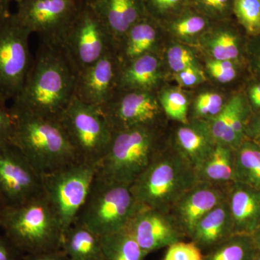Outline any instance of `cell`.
<instances>
[{
	"label": "cell",
	"instance_id": "obj_46",
	"mask_svg": "<svg viewBox=\"0 0 260 260\" xmlns=\"http://www.w3.org/2000/svg\"><path fill=\"white\" fill-rule=\"evenodd\" d=\"M10 4L8 0H0V18L10 14Z\"/></svg>",
	"mask_w": 260,
	"mask_h": 260
},
{
	"label": "cell",
	"instance_id": "obj_18",
	"mask_svg": "<svg viewBox=\"0 0 260 260\" xmlns=\"http://www.w3.org/2000/svg\"><path fill=\"white\" fill-rule=\"evenodd\" d=\"M251 114L242 90L233 93L223 111L206 121L216 144L238 148L245 140L246 125Z\"/></svg>",
	"mask_w": 260,
	"mask_h": 260
},
{
	"label": "cell",
	"instance_id": "obj_50",
	"mask_svg": "<svg viewBox=\"0 0 260 260\" xmlns=\"http://www.w3.org/2000/svg\"><path fill=\"white\" fill-rule=\"evenodd\" d=\"M22 1H23V0H8V2H9L10 3H15L16 4H18V3H20V2Z\"/></svg>",
	"mask_w": 260,
	"mask_h": 260
},
{
	"label": "cell",
	"instance_id": "obj_25",
	"mask_svg": "<svg viewBox=\"0 0 260 260\" xmlns=\"http://www.w3.org/2000/svg\"><path fill=\"white\" fill-rule=\"evenodd\" d=\"M213 22L188 5L160 24L169 40L196 48Z\"/></svg>",
	"mask_w": 260,
	"mask_h": 260
},
{
	"label": "cell",
	"instance_id": "obj_24",
	"mask_svg": "<svg viewBox=\"0 0 260 260\" xmlns=\"http://www.w3.org/2000/svg\"><path fill=\"white\" fill-rule=\"evenodd\" d=\"M234 234L232 218L225 200L198 222L189 239L205 254Z\"/></svg>",
	"mask_w": 260,
	"mask_h": 260
},
{
	"label": "cell",
	"instance_id": "obj_40",
	"mask_svg": "<svg viewBox=\"0 0 260 260\" xmlns=\"http://www.w3.org/2000/svg\"><path fill=\"white\" fill-rule=\"evenodd\" d=\"M241 90L245 96L251 113L260 114V78L250 75Z\"/></svg>",
	"mask_w": 260,
	"mask_h": 260
},
{
	"label": "cell",
	"instance_id": "obj_51",
	"mask_svg": "<svg viewBox=\"0 0 260 260\" xmlns=\"http://www.w3.org/2000/svg\"><path fill=\"white\" fill-rule=\"evenodd\" d=\"M254 260H260V251L256 254V257L254 258Z\"/></svg>",
	"mask_w": 260,
	"mask_h": 260
},
{
	"label": "cell",
	"instance_id": "obj_5",
	"mask_svg": "<svg viewBox=\"0 0 260 260\" xmlns=\"http://www.w3.org/2000/svg\"><path fill=\"white\" fill-rule=\"evenodd\" d=\"M0 231L24 254L61 249L62 226L44 194L18 206H5Z\"/></svg>",
	"mask_w": 260,
	"mask_h": 260
},
{
	"label": "cell",
	"instance_id": "obj_13",
	"mask_svg": "<svg viewBox=\"0 0 260 260\" xmlns=\"http://www.w3.org/2000/svg\"><path fill=\"white\" fill-rule=\"evenodd\" d=\"M44 194L42 175L14 145H0V198L5 206L24 204Z\"/></svg>",
	"mask_w": 260,
	"mask_h": 260
},
{
	"label": "cell",
	"instance_id": "obj_3",
	"mask_svg": "<svg viewBox=\"0 0 260 260\" xmlns=\"http://www.w3.org/2000/svg\"><path fill=\"white\" fill-rule=\"evenodd\" d=\"M10 110L14 124L10 142L39 174H49L80 160L59 119Z\"/></svg>",
	"mask_w": 260,
	"mask_h": 260
},
{
	"label": "cell",
	"instance_id": "obj_41",
	"mask_svg": "<svg viewBox=\"0 0 260 260\" xmlns=\"http://www.w3.org/2000/svg\"><path fill=\"white\" fill-rule=\"evenodd\" d=\"M245 60L250 75L260 78V34L248 38Z\"/></svg>",
	"mask_w": 260,
	"mask_h": 260
},
{
	"label": "cell",
	"instance_id": "obj_10",
	"mask_svg": "<svg viewBox=\"0 0 260 260\" xmlns=\"http://www.w3.org/2000/svg\"><path fill=\"white\" fill-rule=\"evenodd\" d=\"M61 47L77 73L116 49L102 20L92 7L86 4L82 5L63 39Z\"/></svg>",
	"mask_w": 260,
	"mask_h": 260
},
{
	"label": "cell",
	"instance_id": "obj_33",
	"mask_svg": "<svg viewBox=\"0 0 260 260\" xmlns=\"http://www.w3.org/2000/svg\"><path fill=\"white\" fill-rule=\"evenodd\" d=\"M104 260H145L148 254L126 232L101 237Z\"/></svg>",
	"mask_w": 260,
	"mask_h": 260
},
{
	"label": "cell",
	"instance_id": "obj_38",
	"mask_svg": "<svg viewBox=\"0 0 260 260\" xmlns=\"http://www.w3.org/2000/svg\"><path fill=\"white\" fill-rule=\"evenodd\" d=\"M185 90H193L208 82L203 66L195 65L181 70L169 78V83Z\"/></svg>",
	"mask_w": 260,
	"mask_h": 260
},
{
	"label": "cell",
	"instance_id": "obj_22",
	"mask_svg": "<svg viewBox=\"0 0 260 260\" xmlns=\"http://www.w3.org/2000/svg\"><path fill=\"white\" fill-rule=\"evenodd\" d=\"M90 5L110 34L115 48L133 25L148 16L143 0H95Z\"/></svg>",
	"mask_w": 260,
	"mask_h": 260
},
{
	"label": "cell",
	"instance_id": "obj_17",
	"mask_svg": "<svg viewBox=\"0 0 260 260\" xmlns=\"http://www.w3.org/2000/svg\"><path fill=\"white\" fill-rule=\"evenodd\" d=\"M248 37L235 19L213 21L197 45L204 57L217 60H245Z\"/></svg>",
	"mask_w": 260,
	"mask_h": 260
},
{
	"label": "cell",
	"instance_id": "obj_2",
	"mask_svg": "<svg viewBox=\"0 0 260 260\" xmlns=\"http://www.w3.org/2000/svg\"><path fill=\"white\" fill-rule=\"evenodd\" d=\"M169 138L170 122L112 132L107 152L97 165V173L130 186L167 146Z\"/></svg>",
	"mask_w": 260,
	"mask_h": 260
},
{
	"label": "cell",
	"instance_id": "obj_44",
	"mask_svg": "<svg viewBox=\"0 0 260 260\" xmlns=\"http://www.w3.org/2000/svg\"><path fill=\"white\" fill-rule=\"evenodd\" d=\"M245 140L260 148V114H251L245 128Z\"/></svg>",
	"mask_w": 260,
	"mask_h": 260
},
{
	"label": "cell",
	"instance_id": "obj_20",
	"mask_svg": "<svg viewBox=\"0 0 260 260\" xmlns=\"http://www.w3.org/2000/svg\"><path fill=\"white\" fill-rule=\"evenodd\" d=\"M171 143L190 162L195 170L213 153L216 143L206 121L170 122Z\"/></svg>",
	"mask_w": 260,
	"mask_h": 260
},
{
	"label": "cell",
	"instance_id": "obj_26",
	"mask_svg": "<svg viewBox=\"0 0 260 260\" xmlns=\"http://www.w3.org/2000/svg\"><path fill=\"white\" fill-rule=\"evenodd\" d=\"M202 66L208 82L230 93L242 90L250 76L246 60H217L202 56Z\"/></svg>",
	"mask_w": 260,
	"mask_h": 260
},
{
	"label": "cell",
	"instance_id": "obj_21",
	"mask_svg": "<svg viewBox=\"0 0 260 260\" xmlns=\"http://www.w3.org/2000/svg\"><path fill=\"white\" fill-rule=\"evenodd\" d=\"M169 83V75L161 56L149 54L121 64L117 88L157 93Z\"/></svg>",
	"mask_w": 260,
	"mask_h": 260
},
{
	"label": "cell",
	"instance_id": "obj_1",
	"mask_svg": "<svg viewBox=\"0 0 260 260\" xmlns=\"http://www.w3.org/2000/svg\"><path fill=\"white\" fill-rule=\"evenodd\" d=\"M77 74L61 46L41 42L23 88L10 109L59 119L75 97Z\"/></svg>",
	"mask_w": 260,
	"mask_h": 260
},
{
	"label": "cell",
	"instance_id": "obj_29",
	"mask_svg": "<svg viewBox=\"0 0 260 260\" xmlns=\"http://www.w3.org/2000/svg\"><path fill=\"white\" fill-rule=\"evenodd\" d=\"M61 249L70 260H104L101 237L78 224L63 234Z\"/></svg>",
	"mask_w": 260,
	"mask_h": 260
},
{
	"label": "cell",
	"instance_id": "obj_47",
	"mask_svg": "<svg viewBox=\"0 0 260 260\" xmlns=\"http://www.w3.org/2000/svg\"><path fill=\"white\" fill-rule=\"evenodd\" d=\"M251 236L252 237L253 241H254V244H255L256 249L260 251V223Z\"/></svg>",
	"mask_w": 260,
	"mask_h": 260
},
{
	"label": "cell",
	"instance_id": "obj_45",
	"mask_svg": "<svg viewBox=\"0 0 260 260\" xmlns=\"http://www.w3.org/2000/svg\"><path fill=\"white\" fill-rule=\"evenodd\" d=\"M20 260H70L62 249L24 254Z\"/></svg>",
	"mask_w": 260,
	"mask_h": 260
},
{
	"label": "cell",
	"instance_id": "obj_12",
	"mask_svg": "<svg viewBox=\"0 0 260 260\" xmlns=\"http://www.w3.org/2000/svg\"><path fill=\"white\" fill-rule=\"evenodd\" d=\"M99 108L112 132L170 122L155 92L117 88Z\"/></svg>",
	"mask_w": 260,
	"mask_h": 260
},
{
	"label": "cell",
	"instance_id": "obj_28",
	"mask_svg": "<svg viewBox=\"0 0 260 260\" xmlns=\"http://www.w3.org/2000/svg\"><path fill=\"white\" fill-rule=\"evenodd\" d=\"M189 91V120L208 121L218 116L234 93L214 86L209 82Z\"/></svg>",
	"mask_w": 260,
	"mask_h": 260
},
{
	"label": "cell",
	"instance_id": "obj_31",
	"mask_svg": "<svg viewBox=\"0 0 260 260\" xmlns=\"http://www.w3.org/2000/svg\"><path fill=\"white\" fill-rule=\"evenodd\" d=\"M160 107L170 122H189L190 91L172 83L166 84L157 92Z\"/></svg>",
	"mask_w": 260,
	"mask_h": 260
},
{
	"label": "cell",
	"instance_id": "obj_30",
	"mask_svg": "<svg viewBox=\"0 0 260 260\" xmlns=\"http://www.w3.org/2000/svg\"><path fill=\"white\" fill-rule=\"evenodd\" d=\"M236 181L260 190V148L244 140L234 149Z\"/></svg>",
	"mask_w": 260,
	"mask_h": 260
},
{
	"label": "cell",
	"instance_id": "obj_32",
	"mask_svg": "<svg viewBox=\"0 0 260 260\" xmlns=\"http://www.w3.org/2000/svg\"><path fill=\"white\" fill-rule=\"evenodd\" d=\"M258 252L251 235L234 234L205 253L203 260H254Z\"/></svg>",
	"mask_w": 260,
	"mask_h": 260
},
{
	"label": "cell",
	"instance_id": "obj_6",
	"mask_svg": "<svg viewBox=\"0 0 260 260\" xmlns=\"http://www.w3.org/2000/svg\"><path fill=\"white\" fill-rule=\"evenodd\" d=\"M138 205L129 186L96 172L74 223L87 228L99 237H107L124 230Z\"/></svg>",
	"mask_w": 260,
	"mask_h": 260
},
{
	"label": "cell",
	"instance_id": "obj_39",
	"mask_svg": "<svg viewBox=\"0 0 260 260\" xmlns=\"http://www.w3.org/2000/svg\"><path fill=\"white\" fill-rule=\"evenodd\" d=\"M204 253L194 242L181 240L168 246L162 260H203Z\"/></svg>",
	"mask_w": 260,
	"mask_h": 260
},
{
	"label": "cell",
	"instance_id": "obj_43",
	"mask_svg": "<svg viewBox=\"0 0 260 260\" xmlns=\"http://www.w3.org/2000/svg\"><path fill=\"white\" fill-rule=\"evenodd\" d=\"M23 255L0 231V260H20Z\"/></svg>",
	"mask_w": 260,
	"mask_h": 260
},
{
	"label": "cell",
	"instance_id": "obj_36",
	"mask_svg": "<svg viewBox=\"0 0 260 260\" xmlns=\"http://www.w3.org/2000/svg\"><path fill=\"white\" fill-rule=\"evenodd\" d=\"M234 0H189L188 5L213 21L234 18Z\"/></svg>",
	"mask_w": 260,
	"mask_h": 260
},
{
	"label": "cell",
	"instance_id": "obj_15",
	"mask_svg": "<svg viewBox=\"0 0 260 260\" xmlns=\"http://www.w3.org/2000/svg\"><path fill=\"white\" fill-rule=\"evenodd\" d=\"M120 68L116 51H109L77 74L75 97L85 104L102 107L117 89Z\"/></svg>",
	"mask_w": 260,
	"mask_h": 260
},
{
	"label": "cell",
	"instance_id": "obj_11",
	"mask_svg": "<svg viewBox=\"0 0 260 260\" xmlns=\"http://www.w3.org/2000/svg\"><path fill=\"white\" fill-rule=\"evenodd\" d=\"M15 13L19 22L41 42L60 45L81 8L78 0H23Z\"/></svg>",
	"mask_w": 260,
	"mask_h": 260
},
{
	"label": "cell",
	"instance_id": "obj_14",
	"mask_svg": "<svg viewBox=\"0 0 260 260\" xmlns=\"http://www.w3.org/2000/svg\"><path fill=\"white\" fill-rule=\"evenodd\" d=\"M125 230L148 254L185 239L170 213L141 204Z\"/></svg>",
	"mask_w": 260,
	"mask_h": 260
},
{
	"label": "cell",
	"instance_id": "obj_35",
	"mask_svg": "<svg viewBox=\"0 0 260 260\" xmlns=\"http://www.w3.org/2000/svg\"><path fill=\"white\" fill-rule=\"evenodd\" d=\"M233 16L248 37L260 34V0H234Z\"/></svg>",
	"mask_w": 260,
	"mask_h": 260
},
{
	"label": "cell",
	"instance_id": "obj_48",
	"mask_svg": "<svg viewBox=\"0 0 260 260\" xmlns=\"http://www.w3.org/2000/svg\"><path fill=\"white\" fill-rule=\"evenodd\" d=\"M82 4L91 5L95 0H78Z\"/></svg>",
	"mask_w": 260,
	"mask_h": 260
},
{
	"label": "cell",
	"instance_id": "obj_4",
	"mask_svg": "<svg viewBox=\"0 0 260 260\" xmlns=\"http://www.w3.org/2000/svg\"><path fill=\"white\" fill-rule=\"evenodd\" d=\"M196 170L171 143L155 156L129 186L139 204L169 213L198 182Z\"/></svg>",
	"mask_w": 260,
	"mask_h": 260
},
{
	"label": "cell",
	"instance_id": "obj_7",
	"mask_svg": "<svg viewBox=\"0 0 260 260\" xmlns=\"http://www.w3.org/2000/svg\"><path fill=\"white\" fill-rule=\"evenodd\" d=\"M59 121L78 159L98 165L112 136V130L100 108L74 97Z\"/></svg>",
	"mask_w": 260,
	"mask_h": 260
},
{
	"label": "cell",
	"instance_id": "obj_27",
	"mask_svg": "<svg viewBox=\"0 0 260 260\" xmlns=\"http://www.w3.org/2000/svg\"><path fill=\"white\" fill-rule=\"evenodd\" d=\"M198 181L227 186L235 182L234 149L217 143L213 153L196 170Z\"/></svg>",
	"mask_w": 260,
	"mask_h": 260
},
{
	"label": "cell",
	"instance_id": "obj_23",
	"mask_svg": "<svg viewBox=\"0 0 260 260\" xmlns=\"http://www.w3.org/2000/svg\"><path fill=\"white\" fill-rule=\"evenodd\" d=\"M226 201L234 234L251 235L260 223V190L235 181L228 186Z\"/></svg>",
	"mask_w": 260,
	"mask_h": 260
},
{
	"label": "cell",
	"instance_id": "obj_9",
	"mask_svg": "<svg viewBox=\"0 0 260 260\" xmlns=\"http://www.w3.org/2000/svg\"><path fill=\"white\" fill-rule=\"evenodd\" d=\"M31 32L10 13L0 18V102H14L31 67L29 45Z\"/></svg>",
	"mask_w": 260,
	"mask_h": 260
},
{
	"label": "cell",
	"instance_id": "obj_16",
	"mask_svg": "<svg viewBox=\"0 0 260 260\" xmlns=\"http://www.w3.org/2000/svg\"><path fill=\"white\" fill-rule=\"evenodd\" d=\"M229 186L198 181L181 197L169 213L184 237L189 239L198 222L226 200Z\"/></svg>",
	"mask_w": 260,
	"mask_h": 260
},
{
	"label": "cell",
	"instance_id": "obj_19",
	"mask_svg": "<svg viewBox=\"0 0 260 260\" xmlns=\"http://www.w3.org/2000/svg\"><path fill=\"white\" fill-rule=\"evenodd\" d=\"M168 38L160 24L145 17L130 28L116 46L121 64L145 54H161Z\"/></svg>",
	"mask_w": 260,
	"mask_h": 260
},
{
	"label": "cell",
	"instance_id": "obj_37",
	"mask_svg": "<svg viewBox=\"0 0 260 260\" xmlns=\"http://www.w3.org/2000/svg\"><path fill=\"white\" fill-rule=\"evenodd\" d=\"M189 0H143L149 17L161 23L188 6Z\"/></svg>",
	"mask_w": 260,
	"mask_h": 260
},
{
	"label": "cell",
	"instance_id": "obj_42",
	"mask_svg": "<svg viewBox=\"0 0 260 260\" xmlns=\"http://www.w3.org/2000/svg\"><path fill=\"white\" fill-rule=\"evenodd\" d=\"M14 117L10 108L0 102V145L9 143L13 133Z\"/></svg>",
	"mask_w": 260,
	"mask_h": 260
},
{
	"label": "cell",
	"instance_id": "obj_34",
	"mask_svg": "<svg viewBox=\"0 0 260 260\" xmlns=\"http://www.w3.org/2000/svg\"><path fill=\"white\" fill-rule=\"evenodd\" d=\"M160 56L169 75V80L170 76L181 70L202 64V55L197 48L169 39Z\"/></svg>",
	"mask_w": 260,
	"mask_h": 260
},
{
	"label": "cell",
	"instance_id": "obj_49",
	"mask_svg": "<svg viewBox=\"0 0 260 260\" xmlns=\"http://www.w3.org/2000/svg\"><path fill=\"white\" fill-rule=\"evenodd\" d=\"M5 205L3 203V200H2L1 198H0V215H1L2 212H3V209H4Z\"/></svg>",
	"mask_w": 260,
	"mask_h": 260
},
{
	"label": "cell",
	"instance_id": "obj_8",
	"mask_svg": "<svg viewBox=\"0 0 260 260\" xmlns=\"http://www.w3.org/2000/svg\"><path fill=\"white\" fill-rule=\"evenodd\" d=\"M96 172L97 165L77 160L42 175L44 195L57 215L63 232L74 223Z\"/></svg>",
	"mask_w": 260,
	"mask_h": 260
}]
</instances>
